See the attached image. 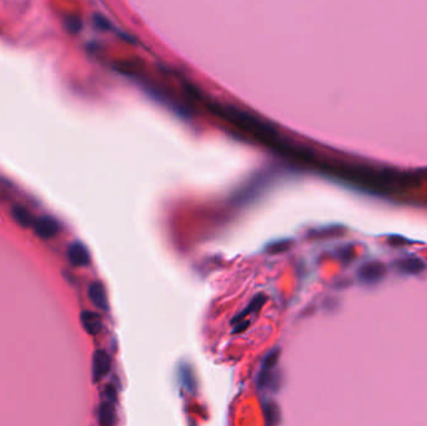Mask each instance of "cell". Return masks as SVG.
Wrapping results in <instances>:
<instances>
[{
  "instance_id": "obj_1",
  "label": "cell",
  "mask_w": 427,
  "mask_h": 426,
  "mask_svg": "<svg viewBox=\"0 0 427 426\" xmlns=\"http://www.w3.org/2000/svg\"><path fill=\"white\" fill-rule=\"evenodd\" d=\"M386 274V267L382 262L378 261H370L362 265L359 269L358 275L361 281L366 284H373L380 281Z\"/></svg>"
},
{
  "instance_id": "obj_2",
  "label": "cell",
  "mask_w": 427,
  "mask_h": 426,
  "mask_svg": "<svg viewBox=\"0 0 427 426\" xmlns=\"http://www.w3.org/2000/svg\"><path fill=\"white\" fill-rule=\"evenodd\" d=\"M67 258L74 266H86L90 264L89 250L80 241H75L70 245L67 249Z\"/></svg>"
},
{
  "instance_id": "obj_3",
  "label": "cell",
  "mask_w": 427,
  "mask_h": 426,
  "mask_svg": "<svg viewBox=\"0 0 427 426\" xmlns=\"http://www.w3.org/2000/svg\"><path fill=\"white\" fill-rule=\"evenodd\" d=\"M33 227L35 233L43 239L53 238L59 231V224L55 219L50 218V216H41V218L35 220Z\"/></svg>"
},
{
  "instance_id": "obj_4",
  "label": "cell",
  "mask_w": 427,
  "mask_h": 426,
  "mask_svg": "<svg viewBox=\"0 0 427 426\" xmlns=\"http://www.w3.org/2000/svg\"><path fill=\"white\" fill-rule=\"evenodd\" d=\"M111 368V360L106 351L104 350H97L92 357V374L95 379H100L106 375Z\"/></svg>"
},
{
  "instance_id": "obj_5",
  "label": "cell",
  "mask_w": 427,
  "mask_h": 426,
  "mask_svg": "<svg viewBox=\"0 0 427 426\" xmlns=\"http://www.w3.org/2000/svg\"><path fill=\"white\" fill-rule=\"evenodd\" d=\"M80 319L84 329H85L86 332L90 335L99 334L101 329H103V320H101V318L97 312L85 310V311L81 312Z\"/></svg>"
},
{
  "instance_id": "obj_6",
  "label": "cell",
  "mask_w": 427,
  "mask_h": 426,
  "mask_svg": "<svg viewBox=\"0 0 427 426\" xmlns=\"http://www.w3.org/2000/svg\"><path fill=\"white\" fill-rule=\"evenodd\" d=\"M89 298L91 300V303L94 304L95 306L99 307L101 310H108L109 309V303L108 298H106L105 289H104L103 284L101 283H92L89 286Z\"/></svg>"
},
{
  "instance_id": "obj_7",
  "label": "cell",
  "mask_w": 427,
  "mask_h": 426,
  "mask_svg": "<svg viewBox=\"0 0 427 426\" xmlns=\"http://www.w3.org/2000/svg\"><path fill=\"white\" fill-rule=\"evenodd\" d=\"M425 267V262L418 258H406L397 262V269L405 274H418Z\"/></svg>"
},
{
  "instance_id": "obj_8",
  "label": "cell",
  "mask_w": 427,
  "mask_h": 426,
  "mask_svg": "<svg viewBox=\"0 0 427 426\" xmlns=\"http://www.w3.org/2000/svg\"><path fill=\"white\" fill-rule=\"evenodd\" d=\"M115 419V410L112 406V401L103 402L99 408V422L104 426H110L114 424Z\"/></svg>"
},
{
  "instance_id": "obj_9",
  "label": "cell",
  "mask_w": 427,
  "mask_h": 426,
  "mask_svg": "<svg viewBox=\"0 0 427 426\" xmlns=\"http://www.w3.org/2000/svg\"><path fill=\"white\" fill-rule=\"evenodd\" d=\"M11 214H13V218L15 219V221L19 222L22 228H30L34 224L32 214L25 208L14 207L13 210H11Z\"/></svg>"
},
{
  "instance_id": "obj_10",
  "label": "cell",
  "mask_w": 427,
  "mask_h": 426,
  "mask_svg": "<svg viewBox=\"0 0 427 426\" xmlns=\"http://www.w3.org/2000/svg\"><path fill=\"white\" fill-rule=\"evenodd\" d=\"M264 303H265V295H257L255 296L254 299H252L251 303L247 305V307L245 310H244L241 314H239L238 317H236L234 320H232V323H238V321L240 320H244V318L246 317V315L249 314H252V312H256L260 310V307L264 305Z\"/></svg>"
},
{
  "instance_id": "obj_11",
  "label": "cell",
  "mask_w": 427,
  "mask_h": 426,
  "mask_svg": "<svg viewBox=\"0 0 427 426\" xmlns=\"http://www.w3.org/2000/svg\"><path fill=\"white\" fill-rule=\"evenodd\" d=\"M279 356H280V350L279 349L271 350V351H270L269 354L266 355L265 359H264V368H265V369L274 368V366L276 365L277 360H279Z\"/></svg>"
},
{
  "instance_id": "obj_12",
  "label": "cell",
  "mask_w": 427,
  "mask_h": 426,
  "mask_svg": "<svg viewBox=\"0 0 427 426\" xmlns=\"http://www.w3.org/2000/svg\"><path fill=\"white\" fill-rule=\"evenodd\" d=\"M417 175L420 177H422V179L427 180V169H421V170H418Z\"/></svg>"
}]
</instances>
